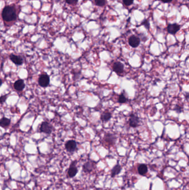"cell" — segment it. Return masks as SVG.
I'll list each match as a JSON object with an SVG mask.
<instances>
[{
	"label": "cell",
	"instance_id": "1",
	"mask_svg": "<svg viewBox=\"0 0 189 190\" xmlns=\"http://www.w3.org/2000/svg\"><path fill=\"white\" fill-rule=\"evenodd\" d=\"M2 17L6 23L14 22L17 20V8L14 5L6 6L2 12Z\"/></svg>",
	"mask_w": 189,
	"mask_h": 190
},
{
	"label": "cell",
	"instance_id": "2",
	"mask_svg": "<svg viewBox=\"0 0 189 190\" xmlns=\"http://www.w3.org/2000/svg\"><path fill=\"white\" fill-rule=\"evenodd\" d=\"M38 84L42 87H46L50 85V78L48 75L44 74L41 75L38 78Z\"/></svg>",
	"mask_w": 189,
	"mask_h": 190
},
{
	"label": "cell",
	"instance_id": "3",
	"mask_svg": "<svg viewBox=\"0 0 189 190\" xmlns=\"http://www.w3.org/2000/svg\"><path fill=\"white\" fill-rule=\"evenodd\" d=\"M112 68L113 71L115 72L118 75H120L124 70V65L120 61H116L113 64Z\"/></svg>",
	"mask_w": 189,
	"mask_h": 190
},
{
	"label": "cell",
	"instance_id": "4",
	"mask_svg": "<svg viewBox=\"0 0 189 190\" xmlns=\"http://www.w3.org/2000/svg\"><path fill=\"white\" fill-rule=\"evenodd\" d=\"M53 127L50 123L46 121L43 122L41 123L40 131L41 133H45L46 134H51L52 132Z\"/></svg>",
	"mask_w": 189,
	"mask_h": 190
},
{
	"label": "cell",
	"instance_id": "5",
	"mask_svg": "<svg viewBox=\"0 0 189 190\" xmlns=\"http://www.w3.org/2000/svg\"><path fill=\"white\" fill-rule=\"evenodd\" d=\"M139 123V118L138 116L136 115L135 114L132 113L129 116V125L130 127L133 128L137 127Z\"/></svg>",
	"mask_w": 189,
	"mask_h": 190
},
{
	"label": "cell",
	"instance_id": "6",
	"mask_svg": "<svg viewBox=\"0 0 189 190\" xmlns=\"http://www.w3.org/2000/svg\"><path fill=\"white\" fill-rule=\"evenodd\" d=\"M65 148L68 152H73L77 148V144L74 140H69L65 144Z\"/></svg>",
	"mask_w": 189,
	"mask_h": 190
},
{
	"label": "cell",
	"instance_id": "7",
	"mask_svg": "<svg viewBox=\"0 0 189 190\" xmlns=\"http://www.w3.org/2000/svg\"><path fill=\"white\" fill-rule=\"evenodd\" d=\"M128 43L132 48H138L140 44V39L135 35H132L129 38Z\"/></svg>",
	"mask_w": 189,
	"mask_h": 190
},
{
	"label": "cell",
	"instance_id": "8",
	"mask_svg": "<svg viewBox=\"0 0 189 190\" xmlns=\"http://www.w3.org/2000/svg\"><path fill=\"white\" fill-rule=\"evenodd\" d=\"M180 29V26L177 24H169L167 26V31L170 34H175Z\"/></svg>",
	"mask_w": 189,
	"mask_h": 190
},
{
	"label": "cell",
	"instance_id": "9",
	"mask_svg": "<svg viewBox=\"0 0 189 190\" xmlns=\"http://www.w3.org/2000/svg\"><path fill=\"white\" fill-rule=\"evenodd\" d=\"M10 58L15 65H17V66H21V65H22L24 63L23 58L20 56L11 54L10 56Z\"/></svg>",
	"mask_w": 189,
	"mask_h": 190
},
{
	"label": "cell",
	"instance_id": "10",
	"mask_svg": "<svg viewBox=\"0 0 189 190\" xmlns=\"http://www.w3.org/2000/svg\"><path fill=\"white\" fill-rule=\"evenodd\" d=\"M104 139L105 141L108 143V144H109L110 145H113L115 143L117 138L114 135L108 133L105 135Z\"/></svg>",
	"mask_w": 189,
	"mask_h": 190
},
{
	"label": "cell",
	"instance_id": "11",
	"mask_svg": "<svg viewBox=\"0 0 189 190\" xmlns=\"http://www.w3.org/2000/svg\"><path fill=\"white\" fill-rule=\"evenodd\" d=\"M14 88L18 91H22L25 87V84L23 80H18L14 84Z\"/></svg>",
	"mask_w": 189,
	"mask_h": 190
},
{
	"label": "cell",
	"instance_id": "12",
	"mask_svg": "<svg viewBox=\"0 0 189 190\" xmlns=\"http://www.w3.org/2000/svg\"><path fill=\"white\" fill-rule=\"evenodd\" d=\"M78 172V169L77 167L75 166V165L73 163H72L71 166L69 167L68 171V175L70 178L74 177L77 173Z\"/></svg>",
	"mask_w": 189,
	"mask_h": 190
},
{
	"label": "cell",
	"instance_id": "13",
	"mask_svg": "<svg viewBox=\"0 0 189 190\" xmlns=\"http://www.w3.org/2000/svg\"><path fill=\"white\" fill-rule=\"evenodd\" d=\"M11 120L6 117H2L0 120V126L4 129H7L10 125Z\"/></svg>",
	"mask_w": 189,
	"mask_h": 190
},
{
	"label": "cell",
	"instance_id": "14",
	"mask_svg": "<svg viewBox=\"0 0 189 190\" xmlns=\"http://www.w3.org/2000/svg\"><path fill=\"white\" fill-rule=\"evenodd\" d=\"M111 118V113L109 112H103L101 116V120L104 122H108Z\"/></svg>",
	"mask_w": 189,
	"mask_h": 190
},
{
	"label": "cell",
	"instance_id": "15",
	"mask_svg": "<svg viewBox=\"0 0 189 190\" xmlns=\"http://www.w3.org/2000/svg\"><path fill=\"white\" fill-rule=\"evenodd\" d=\"M121 170H122L121 166L119 165H117L111 170V177H114L116 175H118L119 173L120 172Z\"/></svg>",
	"mask_w": 189,
	"mask_h": 190
},
{
	"label": "cell",
	"instance_id": "16",
	"mask_svg": "<svg viewBox=\"0 0 189 190\" xmlns=\"http://www.w3.org/2000/svg\"><path fill=\"white\" fill-rule=\"evenodd\" d=\"M148 172V167L145 164L140 165L138 167V172L140 175H145Z\"/></svg>",
	"mask_w": 189,
	"mask_h": 190
},
{
	"label": "cell",
	"instance_id": "17",
	"mask_svg": "<svg viewBox=\"0 0 189 190\" xmlns=\"http://www.w3.org/2000/svg\"><path fill=\"white\" fill-rule=\"evenodd\" d=\"M118 102L122 104V103H125L127 102V99L125 97V95H124V93H121L120 95L119 96L118 100Z\"/></svg>",
	"mask_w": 189,
	"mask_h": 190
},
{
	"label": "cell",
	"instance_id": "18",
	"mask_svg": "<svg viewBox=\"0 0 189 190\" xmlns=\"http://www.w3.org/2000/svg\"><path fill=\"white\" fill-rule=\"evenodd\" d=\"M93 164L91 162H87L84 165V170L86 172H90L93 169Z\"/></svg>",
	"mask_w": 189,
	"mask_h": 190
},
{
	"label": "cell",
	"instance_id": "19",
	"mask_svg": "<svg viewBox=\"0 0 189 190\" xmlns=\"http://www.w3.org/2000/svg\"><path fill=\"white\" fill-rule=\"evenodd\" d=\"M95 4L100 7H103L107 4V0H94Z\"/></svg>",
	"mask_w": 189,
	"mask_h": 190
},
{
	"label": "cell",
	"instance_id": "20",
	"mask_svg": "<svg viewBox=\"0 0 189 190\" xmlns=\"http://www.w3.org/2000/svg\"><path fill=\"white\" fill-rule=\"evenodd\" d=\"M142 25H144V27L147 29V30H149L150 28V23L149 22V21L148 20H144L142 22Z\"/></svg>",
	"mask_w": 189,
	"mask_h": 190
},
{
	"label": "cell",
	"instance_id": "21",
	"mask_svg": "<svg viewBox=\"0 0 189 190\" xmlns=\"http://www.w3.org/2000/svg\"><path fill=\"white\" fill-rule=\"evenodd\" d=\"M123 4L127 6H129L133 5L134 2V0H123Z\"/></svg>",
	"mask_w": 189,
	"mask_h": 190
},
{
	"label": "cell",
	"instance_id": "22",
	"mask_svg": "<svg viewBox=\"0 0 189 190\" xmlns=\"http://www.w3.org/2000/svg\"><path fill=\"white\" fill-rule=\"evenodd\" d=\"M174 110L176 111V112H177V113H180L182 112L183 109H182V107H181L180 106L176 105L175 106V108L174 109Z\"/></svg>",
	"mask_w": 189,
	"mask_h": 190
},
{
	"label": "cell",
	"instance_id": "23",
	"mask_svg": "<svg viewBox=\"0 0 189 190\" xmlns=\"http://www.w3.org/2000/svg\"><path fill=\"white\" fill-rule=\"evenodd\" d=\"M66 2L71 5H76L78 3V0H66Z\"/></svg>",
	"mask_w": 189,
	"mask_h": 190
},
{
	"label": "cell",
	"instance_id": "24",
	"mask_svg": "<svg viewBox=\"0 0 189 190\" xmlns=\"http://www.w3.org/2000/svg\"><path fill=\"white\" fill-rule=\"evenodd\" d=\"M8 97V95H3L0 97V103L2 104L5 102Z\"/></svg>",
	"mask_w": 189,
	"mask_h": 190
},
{
	"label": "cell",
	"instance_id": "25",
	"mask_svg": "<svg viewBox=\"0 0 189 190\" xmlns=\"http://www.w3.org/2000/svg\"><path fill=\"white\" fill-rule=\"evenodd\" d=\"M163 3H170L172 2V0H161Z\"/></svg>",
	"mask_w": 189,
	"mask_h": 190
},
{
	"label": "cell",
	"instance_id": "26",
	"mask_svg": "<svg viewBox=\"0 0 189 190\" xmlns=\"http://www.w3.org/2000/svg\"><path fill=\"white\" fill-rule=\"evenodd\" d=\"M2 80L0 78V87L2 86Z\"/></svg>",
	"mask_w": 189,
	"mask_h": 190
},
{
	"label": "cell",
	"instance_id": "27",
	"mask_svg": "<svg viewBox=\"0 0 189 190\" xmlns=\"http://www.w3.org/2000/svg\"><path fill=\"white\" fill-rule=\"evenodd\" d=\"M187 1H188V0H187Z\"/></svg>",
	"mask_w": 189,
	"mask_h": 190
}]
</instances>
